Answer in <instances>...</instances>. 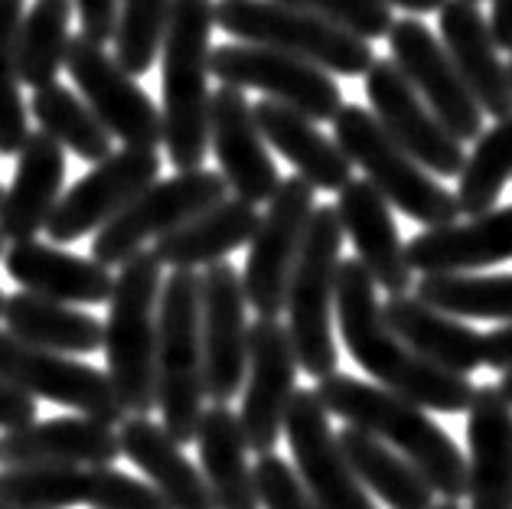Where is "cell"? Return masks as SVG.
I'll return each mask as SVG.
<instances>
[{
  "instance_id": "obj_15",
  "label": "cell",
  "mask_w": 512,
  "mask_h": 509,
  "mask_svg": "<svg viewBox=\"0 0 512 509\" xmlns=\"http://www.w3.org/2000/svg\"><path fill=\"white\" fill-rule=\"evenodd\" d=\"M392 62L408 79L418 98L431 108V115L444 124L454 141H477L483 134V111L457 76L454 62L447 59L441 40L421 20H395L389 30Z\"/></svg>"
},
{
  "instance_id": "obj_49",
  "label": "cell",
  "mask_w": 512,
  "mask_h": 509,
  "mask_svg": "<svg viewBox=\"0 0 512 509\" xmlns=\"http://www.w3.org/2000/svg\"><path fill=\"white\" fill-rule=\"evenodd\" d=\"M385 7H402L408 14H434V10H441L447 0H382Z\"/></svg>"
},
{
  "instance_id": "obj_1",
  "label": "cell",
  "mask_w": 512,
  "mask_h": 509,
  "mask_svg": "<svg viewBox=\"0 0 512 509\" xmlns=\"http://www.w3.org/2000/svg\"><path fill=\"white\" fill-rule=\"evenodd\" d=\"M333 310L349 356L356 359L362 372H369L379 382V389L444 415H457L470 408L473 392H477L473 379L428 363L395 337L382 320L376 284L356 258H346L336 268Z\"/></svg>"
},
{
  "instance_id": "obj_37",
  "label": "cell",
  "mask_w": 512,
  "mask_h": 509,
  "mask_svg": "<svg viewBox=\"0 0 512 509\" xmlns=\"http://www.w3.org/2000/svg\"><path fill=\"white\" fill-rule=\"evenodd\" d=\"M415 297L457 320L512 324V275H424Z\"/></svg>"
},
{
  "instance_id": "obj_16",
  "label": "cell",
  "mask_w": 512,
  "mask_h": 509,
  "mask_svg": "<svg viewBox=\"0 0 512 509\" xmlns=\"http://www.w3.org/2000/svg\"><path fill=\"white\" fill-rule=\"evenodd\" d=\"M297 359L291 337L278 317H258L248 324V386L242 399V438L245 448L274 454L284 431V415L297 392Z\"/></svg>"
},
{
  "instance_id": "obj_46",
  "label": "cell",
  "mask_w": 512,
  "mask_h": 509,
  "mask_svg": "<svg viewBox=\"0 0 512 509\" xmlns=\"http://www.w3.org/2000/svg\"><path fill=\"white\" fill-rule=\"evenodd\" d=\"M33 421H36V399L23 395L7 379H0V428L17 431L23 425H33Z\"/></svg>"
},
{
  "instance_id": "obj_41",
  "label": "cell",
  "mask_w": 512,
  "mask_h": 509,
  "mask_svg": "<svg viewBox=\"0 0 512 509\" xmlns=\"http://www.w3.org/2000/svg\"><path fill=\"white\" fill-rule=\"evenodd\" d=\"M23 0H0V157H17L27 141V105L20 98L17 33Z\"/></svg>"
},
{
  "instance_id": "obj_28",
  "label": "cell",
  "mask_w": 512,
  "mask_h": 509,
  "mask_svg": "<svg viewBox=\"0 0 512 509\" xmlns=\"http://www.w3.org/2000/svg\"><path fill=\"white\" fill-rule=\"evenodd\" d=\"M382 320L389 330L402 340L411 353H418L428 363L441 366L457 376H470L473 369L483 366V337L470 324L457 317H447L441 310L418 301L415 294H395L385 297Z\"/></svg>"
},
{
  "instance_id": "obj_48",
  "label": "cell",
  "mask_w": 512,
  "mask_h": 509,
  "mask_svg": "<svg viewBox=\"0 0 512 509\" xmlns=\"http://www.w3.org/2000/svg\"><path fill=\"white\" fill-rule=\"evenodd\" d=\"M496 49L512 53V0H493V14L486 20Z\"/></svg>"
},
{
  "instance_id": "obj_31",
  "label": "cell",
  "mask_w": 512,
  "mask_h": 509,
  "mask_svg": "<svg viewBox=\"0 0 512 509\" xmlns=\"http://www.w3.org/2000/svg\"><path fill=\"white\" fill-rule=\"evenodd\" d=\"M258 219L261 216L255 206L226 196L206 213H199L196 219L183 222L180 229L167 232L164 239H157L151 252L160 265L173 271L209 268L216 262H226V255H232L235 248L252 242Z\"/></svg>"
},
{
  "instance_id": "obj_56",
  "label": "cell",
  "mask_w": 512,
  "mask_h": 509,
  "mask_svg": "<svg viewBox=\"0 0 512 509\" xmlns=\"http://www.w3.org/2000/svg\"><path fill=\"white\" fill-rule=\"evenodd\" d=\"M470 4H477V7H480V0H470Z\"/></svg>"
},
{
  "instance_id": "obj_35",
  "label": "cell",
  "mask_w": 512,
  "mask_h": 509,
  "mask_svg": "<svg viewBox=\"0 0 512 509\" xmlns=\"http://www.w3.org/2000/svg\"><path fill=\"white\" fill-rule=\"evenodd\" d=\"M72 0H33L30 14L20 20L17 33V76L20 85L46 89L53 85L59 69L66 66V49L72 40Z\"/></svg>"
},
{
  "instance_id": "obj_17",
  "label": "cell",
  "mask_w": 512,
  "mask_h": 509,
  "mask_svg": "<svg viewBox=\"0 0 512 509\" xmlns=\"http://www.w3.org/2000/svg\"><path fill=\"white\" fill-rule=\"evenodd\" d=\"M366 98L372 118L415 164L434 177H457L464 170V144L444 131V124L431 115V108L421 102L392 59H376L369 66Z\"/></svg>"
},
{
  "instance_id": "obj_43",
  "label": "cell",
  "mask_w": 512,
  "mask_h": 509,
  "mask_svg": "<svg viewBox=\"0 0 512 509\" xmlns=\"http://www.w3.org/2000/svg\"><path fill=\"white\" fill-rule=\"evenodd\" d=\"M85 506L92 509H170L151 483L115 467L85 470Z\"/></svg>"
},
{
  "instance_id": "obj_4",
  "label": "cell",
  "mask_w": 512,
  "mask_h": 509,
  "mask_svg": "<svg viewBox=\"0 0 512 509\" xmlns=\"http://www.w3.org/2000/svg\"><path fill=\"white\" fill-rule=\"evenodd\" d=\"M164 288V265L151 248L121 265L108 297L102 324V350L108 382L124 412L151 415L157 405V301Z\"/></svg>"
},
{
  "instance_id": "obj_3",
  "label": "cell",
  "mask_w": 512,
  "mask_h": 509,
  "mask_svg": "<svg viewBox=\"0 0 512 509\" xmlns=\"http://www.w3.org/2000/svg\"><path fill=\"white\" fill-rule=\"evenodd\" d=\"M212 0H170L160 66H164V144L170 164L199 170L209 154V53Z\"/></svg>"
},
{
  "instance_id": "obj_39",
  "label": "cell",
  "mask_w": 512,
  "mask_h": 509,
  "mask_svg": "<svg viewBox=\"0 0 512 509\" xmlns=\"http://www.w3.org/2000/svg\"><path fill=\"white\" fill-rule=\"evenodd\" d=\"M170 17V0H118L115 62L128 76H144L160 56Z\"/></svg>"
},
{
  "instance_id": "obj_42",
  "label": "cell",
  "mask_w": 512,
  "mask_h": 509,
  "mask_svg": "<svg viewBox=\"0 0 512 509\" xmlns=\"http://www.w3.org/2000/svg\"><path fill=\"white\" fill-rule=\"evenodd\" d=\"M274 4L304 10V14H314L320 20L333 23L346 33L359 36V40H382L392 30V7H385L382 0H274Z\"/></svg>"
},
{
  "instance_id": "obj_27",
  "label": "cell",
  "mask_w": 512,
  "mask_h": 509,
  "mask_svg": "<svg viewBox=\"0 0 512 509\" xmlns=\"http://www.w3.org/2000/svg\"><path fill=\"white\" fill-rule=\"evenodd\" d=\"M411 271L421 275H464L512 258V206L490 209L464 226L424 229L405 245Z\"/></svg>"
},
{
  "instance_id": "obj_12",
  "label": "cell",
  "mask_w": 512,
  "mask_h": 509,
  "mask_svg": "<svg viewBox=\"0 0 512 509\" xmlns=\"http://www.w3.org/2000/svg\"><path fill=\"white\" fill-rule=\"evenodd\" d=\"M62 69L111 138L131 151H157V144H164V124L151 95L118 66L115 56L105 53V46L85 40L82 33L72 36Z\"/></svg>"
},
{
  "instance_id": "obj_21",
  "label": "cell",
  "mask_w": 512,
  "mask_h": 509,
  "mask_svg": "<svg viewBox=\"0 0 512 509\" xmlns=\"http://www.w3.org/2000/svg\"><path fill=\"white\" fill-rule=\"evenodd\" d=\"M333 209L343 235H349V242L356 245V262L369 271L372 284L389 297L408 294L415 271L405 258V242L398 235L392 206L366 180H349Z\"/></svg>"
},
{
  "instance_id": "obj_8",
  "label": "cell",
  "mask_w": 512,
  "mask_h": 509,
  "mask_svg": "<svg viewBox=\"0 0 512 509\" xmlns=\"http://www.w3.org/2000/svg\"><path fill=\"white\" fill-rule=\"evenodd\" d=\"M203 346H199V275L173 271L157 301V405L173 441H196L203 418Z\"/></svg>"
},
{
  "instance_id": "obj_6",
  "label": "cell",
  "mask_w": 512,
  "mask_h": 509,
  "mask_svg": "<svg viewBox=\"0 0 512 509\" xmlns=\"http://www.w3.org/2000/svg\"><path fill=\"white\" fill-rule=\"evenodd\" d=\"M212 20L235 43L265 46L274 53L304 59L330 76H366L376 53L366 40L304 10L274 4V0H219L212 4Z\"/></svg>"
},
{
  "instance_id": "obj_18",
  "label": "cell",
  "mask_w": 512,
  "mask_h": 509,
  "mask_svg": "<svg viewBox=\"0 0 512 509\" xmlns=\"http://www.w3.org/2000/svg\"><path fill=\"white\" fill-rule=\"evenodd\" d=\"M160 154L157 151H111L102 164H95L85 177L59 196L53 216L46 222V235L59 245L79 242L82 235L98 232L111 222L137 193L157 183Z\"/></svg>"
},
{
  "instance_id": "obj_33",
  "label": "cell",
  "mask_w": 512,
  "mask_h": 509,
  "mask_svg": "<svg viewBox=\"0 0 512 509\" xmlns=\"http://www.w3.org/2000/svg\"><path fill=\"white\" fill-rule=\"evenodd\" d=\"M0 320L7 324L10 337L20 343L40 346L49 353L62 356H85L102 350V324L92 314L72 310L69 304L46 301L27 291H17L4 297V310Z\"/></svg>"
},
{
  "instance_id": "obj_44",
  "label": "cell",
  "mask_w": 512,
  "mask_h": 509,
  "mask_svg": "<svg viewBox=\"0 0 512 509\" xmlns=\"http://www.w3.org/2000/svg\"><path fill=\"white\" fill-rule=\"evenodd\" d=\"M255 496L258 506L265 509H320L314 503V496L307 493V487L297 477V470L284 461L281 454H261L255 467Z\"/></svg>"
},
{
  "instance_id": "obj_23",
  "label": "cell",
  "mask_w": 512,
  "mask_h": 509,
  "mask_svg": "<svg viewBox=\"0 0 512 509\" xmlns=\"http://www.w3.org/2000/svg\"><path fill=\"white\" fill-rule=\"evenodd\" d=\"M118 457V431L92 418L33 421L0 438V467H111Z\"/></svg>"
},
{
  "instance_id": "obj_20",
  "label": "cell",
  "mask_w": 512,
  "mask_h": 509,
  "mask_svg": "<svg viewBox=\"0 0 512 509\" xmlns=\"http://www.w3.org/2000/svg\"><path fill=\"white\" fill-rule=\"evenodd\" d=\"M209 147L235 200L248 206L268 203L281 186L278 164L271 160L268 144L261 141L252 102L242 89L219 85L209 95Z\"/></svg>"
},
{
  "instance_id": "obj_9",
  "label": "cell",
  "mask_w": 512,
  "mask_h": 509,
  "mask_svg": "<svg viewBox=\"0 0 512 509\" xmlns=\"http://www.w3.org/2000/svg\"><path fill=\"white\" fill-rule=\"evenodd\" d=\"M229 196V186L219 170H183L170 180H157L137 193L121 213L95 232L92 262L102 268H121L131 255L144 252L147 242L164 239L183 222L196 219Z\"/></svg>"
},
{
  "instance_id": "obj_36",
  "label": "cell",
  "mask_w": 512,
  "mask_h": 509,
  "mask_svg": "<svg viewBox=\"0 0 512 509\" xmlns=\"http://www.w3.org/2000/svg\"><path fill=\"white\" fill-rule=\"evenodd\" d=\"M30 111L40 121V131L49 134L62 151L69 147L72 154L89 160V164H102L111 154V134L98 124L92 108L66 85L53 82L46 89H36L30 98Z\"/></svg>"
},
{
  "instance_id": "obj_11",
  "label": "cell",
  "mask_w": 512,
  "mask_h": 509,
  "mask_svg": "<svg viewBox=\"0 0 512 509\" xmlns=\"http://www.w3.org/2000/svg\"><path fill=\"white\" fill-rule=\"evenodd\" d=\"M209 76L232 89H258L271 102L297 111L307 121H333L343 108V92L330 72L310 66L304 59L274 53L265 46L226 43L209 53Z\"/></svg>"
},
{
  "instance_id": "obj_14",
  "label": "cell",
  "mask_w": 512,
  "mask_h": 509,
  "mask_svg": "<svg viewBox=\"0 0 512 509\" xmlns=\"http://www.w3.org/2000/svg\"><path fill=\"white\" fill-rule=\"evenodd\" d=\"M199 346H203V389L212 405L239 395L248 369V320L242 275L216 262L199 275Z\"/></svg>"
},
{
  "instance_id": "obj_55",
  "label": "cell",
  "mask_w": 512,
  "mask_h": 509,
  "mask_svg": "<svg viewBox=\"0 0 512 509\" xmlns=\"http://www.w3.org/2000/svg\"><path fill=\"white\" fill-rule=\"evenodd\" d=\"M0 200H4V186H0Z\"/></svg>"
},
{
  "instance_id": "obj_25",
  "label": "cell",
  "mask_w": 512,
  "mask_h": 509,
  "mask_svg": "<svg viewBox=\"0 0 512 509\" xmlns=\"http://www.w3.org/2000/svg\"><path fill=\"white\" fill-rule=\"evenodd\" d=\"M66 180V151L43 131H30L17 154L14 180L0 200V239L33 242L46 229L62 196Z\"/></svg>"
},
{
  "instance_id": "obj_50",
  "label": "cell",
  "mask_w": 512,
  "mask_h": 509,
  "mask_svg": "<svg viewBox=\"0 0 512 509\" xmlns=\"http://www.w3.org/2000/svg\"><path fill=\"white\" fill-rule=\"evenodd\" d=\"M499 392H503V399L512 405V369L503 372V382H499Z\"/></svg>"
},
{
  "instance_id": "obj_30",
  "label": "cell",
  "mask_w": 512,
  "mask_h": 509,
  "mask_svg": "<svg viewBox=\"0 0 512 509\" xmlns=\"http://www.w3.org/2000/svg\"><path fill=\"white\" fill-rule=\"evenodd\" d=\"M121 454L147 474V483L170 509H216L199 467L180 451V444L147 415H134L118 431Z\"/></svg>"
},
{
  "instance_id": "obj_10",
  "label": "cell",
  "mask_w": 512,
  "mask_h": 509,
  "mask_svg": "<svg viewBox=\"0 0 512 509\" xmlns=\"http://www.w3.org/2000/svg\"><path fill=\"white\" fill-rule=\"evenodd\" d=\"M314 193V186L301 177H284L268 200V213L258 219L242 271L245 304H252L258 317H281L291 268L301 252L307 222L317 209Z\"/></svg>"
},
{
  "instance_id": "obj_24",
  "label": "cell",
  "mask_w": 512,
  "mask_h": 509,
  "mask_svg": "<svg viewBox=\"0 0 512 509\" xmlns=\"http://www.w3.org/2000/svg\"><path fill=\"white\" fill-rule=\"evenodd\" d=\"M470 509H512V405L499 386H477L467 408Z\"/></svg>"
},
{
  "instance_id": "obj_13",
  "label": "cell",
  "mask_w": 512,
  "mask_h": 509,
  "mask_svg": "<svg viewBox=\"0 0 512 509\" xmlns=\"http://www.w3.org/2000/svg\"><path fill=\"white\" fill-rule=\"evenodd\" d=\"M0 379H7L30 399L66 405L102 425L115 428L124 421V405L118 402L105 372L76 363L72 356L20 343L7 330H0Z\"/></svg>"
},
{
  "instance_id": "obj_7",
  "label": "cell",
  "mask_w": 512,
  "mask_h": 509,
  "mask_svg": "<svg viewBox=\"0 0 512 509\" xmlns=\"http://www.w3.org/2000/svg\"><path fill=\"white\" fill-rule=\"evenodd\" d=\"M333 141L353 167L366 173V183L389 206L408 219L421 222L424 229L454 226L460 209L451 190H444L428 170L415 164L398 147L372 111L362 105H343L333 118Z\"/></svg>"
},
{
  "instance_id": "obj_2",
  "label": "cell",
  "mask_w": 512,
  "mask_h": 509,
  "mask_svg": "<svg viewBox=\"0 0 512 509\" xmlns=\"http://www.w3.org/2000/svg\"><path fill=\"white\" fill-rule=\"evenodd\" d=\"M314 395L327 408V415L343 418L346 425L372 434L385 448L405 457L447 503H460L467 496V457L451 434L424 415V408L346 372L320 379Z\"/></svg>"
},
{
  "instance_id": "obj_51",
  "label": "cell",
  "mask_w": 512,
  "mask_h": 509,
  "mask_svg": "<svg viewBox=\"0 0 512 509\" xmlns=\"http://www.w3.org/2000/svg\"><path fill=\"white\" fill-rule=\"evenodd\" d=\"M431 509H460V503H447V500H444V503H434Z\"/></svg>"
},
{
  "instance_id": "obj_32",
  "label": "cell",
  "mask_w": 512,
  "mask_h": 509,
  "mask_svg": "<svg viewBox=\"0 0 512 509\" xmlns=\"http://www.w3.org/2000/svg\"><path fill=\"white\" fill-rule=\"evenodd\" d=\"M199 474H203L216 509H261L255 496V477L248 464L239 415L229 405H212L199 418Z\"/></svg>"
},
{
  "instance_id": "obj_29",
  "label": "cell",
  "mask_w": 512,
  "mask_h": 509,
  "mask_svg": "<svg viewBox=\"0 0 512 509\" xmlns=\"http://www.w3.org/2000/svg\"><path fill=\"white\" fill-rule=\"evenodd\" d=\"M252 115L261 141L271 144L287 164H294L297 177L314 186V190L340 193L353 180V164H349L346 154L336 147V141H330L314 121L271 102V98L255 102Z\"/></svg>"
},
{
  "instance_id": "obj_53",
  "label": "cell",
  "mask_w": 512,
  "mask_h": 509,
  "mask_svg": "<svg viewBox=\"0 0 512 509\" xmlns=\"http://www.w3.org/2000/svg\"><path fill=\"white\" fill-rule=\"evenodd\" d=\"M0 310H4V291H0Z\"/></svg>"
},
{
  "instance_id": "obj_38",
  "label": "cell",
  "mask_w": 512,
  "mask_h": 509,
  "mask_svg": "<svg viewBox=\"0 0 512 509\" xmlns=\"http://www.w3.org/2000/svg\"><path fill=\"white\" fill-rule=\"evenodd\" d=\"M457 209L460 216L477 219L496 206L503 186L512 180V115L496 121L490 131L477 138L473 154L464 160V170L457 173Z\"/></svg>"
},
{
  "instance_id": "obj_45",
  "label": "cell",
  "mask_w": 512,
  "mask_h": 509,
  "mask_svg": "<svg viewBox=\"0 0 512 509\" xmlns=\"http://www.w3.org/2000/svg\"><path fill=\"white\" fill-rule=\"evenodd\" d=\"M72 4H76V17L82 23L85 40L105 46L115 36L118 0H72Z\"/></svg>"
},
{
  "instance_id": "obj_5",
  "label": "cell",
  "mask_w": 512,
  "mask_h": 509,
  "mask_svg": "<svg viewBox=\"0 0 512 509\" xmlns=\"http://www.w3.org/2000/svg\"><path fill=\"white\" fill-rule=\"evenodd\" d=\"M343 252V226L333 206H317L307 222L301 252L287 281V337L297 369L327 379L340 366V350L333 343V291L336 268Z\"/></svg>"
},
{
  "instance_id": "obj_52",
  "label": "cell",
  "mask_w": 512,
  "mask_h": 509,
  "mask_svg": "<svg viewBox=\"0 0 512 509\" xmlns=\"http://www.w3.org/2000/svg\"><path fill=\"white\" fill-rule=\"evenodd\" d=\"M0 258H4V239H0Z\"/></svg>"
},
{
  "instance_id": "obj_26",
  "label": "cell",
  "mask_w": 512,
  "mask_h": 509,
  "mask_svg": "<svg viewBox=\"0 0 512 509\" xmlns=\"http://www.w3.org/2000/svg\"><path fill=\"white\" fill-rule=\"evenodd\" d=\"M4 271L20 291L56 304H105L115 275L92 258H79L49 242H17L4 252Z\"/></svg>"
},
{
  "instance_id": "obj_47",
  "label": "cell",
  "mask_w": 512,
  "mask_h": 509,
  "mask_svg": "<svg viewBox=\"0 0 512 509\" xmlns=\"http://www.w3.org/2000/svg\"><path fill=\"white\" fill-rule=\"evenodd\" d=\"M480 353H483V366H490L496 372H509L512 369V324L483 333Z\"/></svg>"
},
{
  "instance_id": "obj_22",
  "label": "cell",
  "mask_w": 512,
  "mask_h": 509,
  "mask_svg": "<svg viewBox=\"0 0 512 509\" xmlns=\"http://www.w3.org/2000/svg\"><path fill=\"white\" fill-rule=\"evenodd\" d=\"M441 14V46L464 79L483 115L503 121L512 115V79L486 27V17L470 0H447Z\"/></svg>"
},
{
  "instance_id": "obj_34",
  "label": "cell",
  "mask_w": 512,
  "mask_h": 509,
  "mask_svg": "<svg viewBox=\"0 0 512 509\" xmlns=\"http://www.w3.org/2000/svg\"><path fill=\"white\" fill-rule=\"evenodd\" d=\"M336 444L353 467L356 480L366 490H372L385 506L392 509H431L434 490L424 483V477L411 467L405 457H398L392 448H385L379 438L346 425L336 434Z\"/></svg>"
},
{
  "instance_id": "obj_19",
  "label": "cell",
  "mask_w": 512,
  "mask_h": 509,
  "mask_svg": "<svg viewBox=\"0 0 512 509\" xmlns=\"http://www.w3.org/2000/svg\"><path fill=\"white\" fill-rule=\"evenodd\" d=\"M284 434L291 444L297 477L320 509H379L369 490L356 480L353 467L336 444L327 408L314 389H297L284 415Z\"/></svg>"
},
{
  "instance_id": "obj_57",
  "label": "cell",
  "mask_w": 512,
  "mask_h": 509,
  "mask_svg": "<svg viewBox=\"0 0 512 509\" xmlns=\"http://www.w3.org/2000/svg\"><path fill=\"white\" fill-rule=\"evenodd\" d=\"M0 509H14V506H0Z\"/></svg>"
},
{
  "instance_id": "obj_54",
  "label": "cell",
  "mask_w": 512,
  "mask_h": 509,
  "mask_svg": "<svg viewBox=\"0 0 512 509\" xmlns=\"http://www.w3.org/2000/svg\"><path fill=\"white\" fill-rule=\"evenodd\" d=\"M506 69H509V79H512V59H509V66H506Z\"/></svg>"
},
{
  "instance_id": "obj_40",
  "label": "cell",
  "mask_w": 512,
  "mask_h": 509,
  "mask_svg": "<svg viewBox=\"0 0 512 509\" xmlns=\"http://www.w3.org/2000/svg\"><path fill=\"white\" fill-rule=\"evenodd\" d=\"M85 503L82 467H4L0 506L14 509H69Z\"/></svg>"
}]
</instances>
